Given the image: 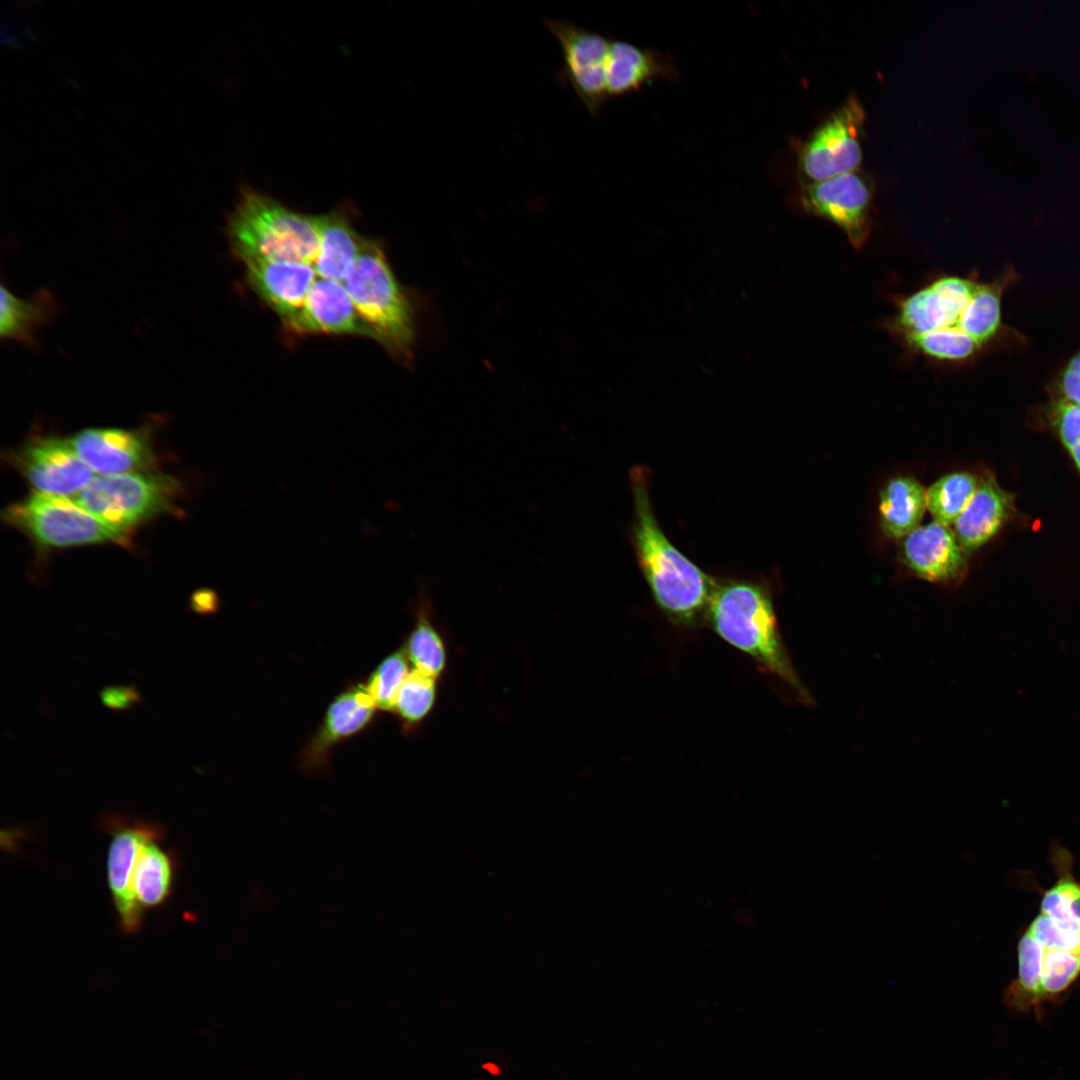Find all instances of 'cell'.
<instances>
[{
  "instance_id": "obj_1",
  "label": "cell",
  "mask_w": 1080,
  "mask_h": 1080,
  "mask_svg": "<svg viewBox=\"0 0 1080 1080\" xmlns=\"http://www.w3.org/2000/svg\"><path fill=\"white\" fill-rule=\"evenodd\" d=\"M1007 279L939 275L895 300L888 333L915 356L954 366L973 359L1001 328Z\"/></svg>"
},
{
  "instance_id": "obj_2",
  "label": "cell",
  "mask_w": 1080,
  "mask_h": 1080,
  "mask_svg": "<svg viewBox=\"0 0 1080 1080\" xmlns=\"http://www.w3.org/2000/svg\"><path fill=\"white\" fill-rule=\"evenodd\" d=\"M629 479L630 540L653 601L674 625L692 628L705 623L718 579L687 558L663 532L651 503L648 469L633 466Z\"/></svg>"
},
{
  "instance_id": "obj_3",
  "label": "cell",
  "mask_w": 1080,
  "mask_h": 1080,
  "mask_svg": "<svg viewBox=\"0 0 1080 1080\" xmlns=\"http://www.w3.org/2000/svg\"><path fill=\"white\" fill-rule=\"evenodd\" d=\"M705 623L725 642L750 656L763 671L780 680L798 702H812L783 643L766 585L739 578L718 580Z\"/></svg>"
},
{
  "instance_id": "obj_4",
  "label": "cell",
  "mask_w": 1080,
  "mask_h": 1080,
  "mask_svg": "<svg viewBox=\"0 0 1080 1080\" xmlns=\"http://www.w3.org/2000/svg\"><path fill=\"white\" fill-rule=\"evenodd\" d=\"M227 235L234 255L242 262L311 264L320 244L316 216L298 213L249 188L241 191L228 217Z\"/></svg>"
},
{
  "instance_id": "obj_5",
  "label": "cell",
  "mask_w": 1080,
  "mask_h": 1080,
  "mask_svg": "<svg viewBox=\"0 0 1080 1080\" xmlns=\"http://www.w3.org/2000/svg\"><path fill=\"white\" fill-rule=\"evenodd\" d=\"M342 284L376 341L393 358L409 365L416 336L415 312L376 240L363 236Z\"/></svg>"
},
{
  "instance_id": "obj_6",
  "label": "cell",
  "mask_w": 1080,
  "mask_h": 1080,
  "mask_svg": "<svg viewBox=\"0 0 1080 1080\" xmlns=\"http://www.w3.org/2000/svg\"><path fill=\"white\" fill-rule=\"evenodd\" d=\"M3 518L47 547L123 542L127 538V531L100 520L74 499L38 491L9 505Z\"/></svg>"
},
{
  "instance_id": "obj_7",
  "label": "cell",
  "mask_w": 1080,
  "mask_h": 1080,
  "mask_svg": "<svg viewBox=\"0 0 1080 1080\" xmlns=\"http://www.w3.org/2000/svg\"><path fill=\"white\" fill-rule=\"evenodd\" d=\"M178 488L177 480L161 473L99 475L74 500L105 523L128 532L168 511Z\"/></svg>"
},
{
  "instance_id": "obj_8",
  "label": "cell",
  "mask_w": 1080,
  "mask_h": 1080,
  "mask_svg": "<svg viewBox=\"0 0 1080 1080\" xmlns=\"http://www.w3.org/2000/svg\"><path fill=\"white\" fill-rule=\"evenodd\" d=\"M865 112L855 96L847 98L802 144L798 163L813 182L854 171L862 161Z\"/></svg>"
},
{
  "instance_id": "obj_9",
  "label": "cell",
  "mask_w": 1080,
  "mask_h": 1080,
  "mask_svg": "<svg viewBox=\"0 0 1080 1080\" xmlns=\"http://www.w3.org/2000/svg\"><path fill=\"white\" fill-rule=\"evenodd\" d=\"M544 25L559 43L563 67L561 80L592 116L608 101L605 66L611 40L570 20L546 18Z\"/></svg>"
},
{
  "instance_id": "obj_10",
  "label": "cell",
  "mask_w": 1080,
  "mask_h": 1080,
  "mask_svg": "<svg viewBox=\"0 0 1080 1080\" xmlns=\"http://www.w3.org/2000/svg\"><path fill=\"white\" fill-rule=\"evenodd\" d=\"M872 202V186L856 170L804 184L800 192L801 207L836 225L857 250L872 232Z\"/></svg>"
},
{
  "instance_id": "obj_11",
  "label": "cell",
  "mask_w": 1080,
  "mask_h": 1080,
  "mask_svg": "<svg viewBox=\"0 0 1080 1080\" xmlns=\"http://www.w3.org/2000/svg\"><path fill=\"white\" fill-rule=\"evenodd\" d=\"M10 458L31 485L45 494L76 496L94 478V471L69 441L58 437L32 439Z\"/></svg>"
},
{
  "instance_id": "obj_12",
  "label": "cell",
  "mask_w": 1080,
  "mask_h": 1080,
  "mask_svg": "<svg viewBox=\"0 0 1080 1080\" xmlns=\"http://www.w3.org/2000/svg\"><path fill=\"white\" fill-rule=\"evenodd\" d=\"M114 824L110 828L112 840L107 855L108 885L121 929L126 934H135L142 926L143 910L133 893L134 868L142 845L150 838L162 837L163 831L151 823L128 824L118 819Z\"/></svg>"
},
{
  "instance_id": "obj_13",
  "label": "cell",
  "mask_w": 1080,
  "mask_h": 1080,
  "mask_svg": "<svg viewBox=\"0 0 1080 1080\" xmlns=\"http://www.w3.org/2000/svg\"><path fill=\"white\" fill-rule=\"evenodd\" d=\"M901 553L912 574L932 583L954 586L967 572L968 555L953 529L935 521L905 536Z\"/></svg>"
},
{
  "instance_id": "obj_14",
  "label": "cell",
  "mask_w": 1080,
  "mask_h": 1080,
  "mask_svg": "<svg viewBox=\"0 0 1080 1080\" xmlns=\"http://www.w3.org/2000/svg\"><path fill=\"white\" fill-rule=\"evenodd\" d=\"M376 706L367 686L357 684L346 689L330 704L314 735L298 756L300 768L320 773L329 767V753L338 742L363 730L372 720Z\"/></svg>"
},
{
  "instance_id": "obj_15",
  "label": "cell",
  "mask_w": 1080,
  "mask_h": 1080,
  "mask_svg": "<svg viewBox=\"0 0 1080 1080\" xmlns=\"http://www.w3.org/2000/svg\"><path fill=\"white\" fill-rule=\"evenodd\" d=\"M76 454L101 475H120L150 467L153 460L149 439L143 430L90 428L69 440Z\"/></svg>"
},
{
  "instance_id": "obj_16",
  "label": "cell",
  "mask_w": 1080,
  "mask_h": 1080,
  "mask_svg": "<svg viewBox=\"0 0 1080 1080\" xmlns=\"http://www.w3.org/2000/svg\"><path fill=\"white\" fill-rule=\"evenodd\" d=\"M243 264L251 287L293 331L317 277L314 267L309 263L262 260H246Z\"/></svg>"
},
{
  "instance_id": "obj_17",
  "label": "cell",
  "mask_w": 1080,
  "mask_h": 1080,
  "mask_svg": "<svg viewBox=\"0 0 1080 1080\" xmlns=\"http://www.w3.org/2000/svg\"><path fill=\"white\" fill-rule=\"evenodd\" d=\"M293 331L298 334L357 335L376 340L373 330L357 312L342 282L318 277L307 293Z\"/></svg>"
},
{
  "instance_id": "obj_18",
  "label": "cell",
  "mask_w": 1080,
  "mask_h": 1080,
  "mask_svg": "<svg viewBox=\"0 0 1080 1080\" xmlns=\"http://www.w3.org/2000/svg\"><path fill=\"white\" fill-rule=\"evenodd\" d=\"M1016 511L1014 496L993 474L981 477L972 498L953 523V531L967 555L975 552L1004 527Z\"/></svg>"
},
{
  "instance_id": "obj_19",
  "label": "cell",
  "mask_w": 1080,
  "mask_h": 1080,
  "mask_svg": "<svg viewBox=\"0 0 1080 1080\" xmlns=\"http://www.w3.org/2000/svg\"><path fill=\"white\" fill-rule=\"evenodd\" d=\"M608 98L625 96L660 78L674 79L677 70L664 55L654 49L637 47L629 42L611 40L606 66Z\"/></svg>"
},
{
  "instance_id": "obj_20",
  "label": "cell",
  "mask_w": 1080,
  "mask_h": 1080,
  "mask_svg": "<svg viewBox=\"0 0 1080 1080\" xmlns=\"http://www.w3.org/2000/svg\"><path fill=\"white\" fill-rule=\"evenodd\" d=\"M319 250L312 266L318 278L342 282L353 265L363 236L341 211L316 216Z\"/></svg>"
},
{
  "instance_id": "obj_21",
  "label": "cell",
  "mask_w": 1080,
  "mask_h": 1080,
  "mask_svg": "<svg viewBox=\"0 0 1080 1080\" xmlns=\"http://www.w3.org/2000/svg\"><path fill=\"white\" fill-rule=\"evenodd\" d=\"M0 336L14 340L34 349L38 347L36 334L56 315L58 304L47 289H39L32 297L22 299L1 285Z\"/></svg>"
},
{
  "instance_id": "obj_22",
  "label": "cell",
  "mask_w": 1080,
  "mask_h": 1080,
  "mask_svg": "<svg viewBox=\"0 0 1080 1080\" xmlns=\"http://www.w3.org/2000/svg\"><path fill=\"white\" fill-rule=\"evenodd\" d=\"M878 509L883 532L904 538L920 526L927 509L926 489L913 477H894L881 490Z\"/></svg>"
},
{
  "instance_id": "obj_23",
  "label": "cell",
  "mask_w": 1080,
  "mask_h": 1080,
  "mask_svg": "<svg viewBox=\"0 0 1080 1080\" xmlns=\"http://www.w3.org/2000/svg\"><path fill=\"white\" fill-rule=\"evenodd\" d=\"M160 839L153 837L142 845L134 868L133 893L142 910L162 905L171 893L174 862L159 845Z\"/></svg>"
},
{
  "instance_id": "obj_24",
  "label": "cell",
  "mask_w": 1080,
  "mask_h": 1080,
  "mask_svg": "<svg viewBox=\"0 0 1080 1080\" xmlns=\"http://www.w3.org/2000/svg\"><path fill=\"white\" fill-rule=\"evenodd\" d=\"M420 591L416 623L406 644V655L414 670L438 678L446 666V649L439 632L430 621V600Z\"/></svg>"
},
{
  "instance_id": "obj_25",
  "label": "cell",
  "mask_w": 1080,
  "mask_h": 1080,
  "mask_svg": "<svg viewBox=\"0 0 1080 1080\" xmlns=\"http://www.w3.org/2000/svg\"><path fill=\"white\" fill-rule=\"evenodd\" d=\"M981 477L968 471L943 475L926 489L927 509L933 520L951 526L975 493Z\"/></svg>"
},
{
  "instance_id": "obj_26",
  "label": "cell",
  "mask_w": 1080,
  "mask_h": 1080,
  "mask_svg": "<svg viewBox=\"0 0 1080 1080\" xmlns=\"http://www.w3.org/2000/svg\"><path fill=\"white\" fill-rule=\"evenodd\" d=\"M1045 947L1028 930L1018 945V978L1008 989V1002L1026 1007L1040 1002L1041 974Z\"/></svg>"
},
{
  "instance_id": "obj_27",
  "label": "cell",
  "mask_w": 1080,
  "mask_h": 1080,
  "mask_svg": "<svg viewBox=\"0 0 1080 1080\" xmlns=\"http://www.w3.org/2000/svg\"><path fill=\"white\" fill-rule=\"evenodd\" d=\"M405 650L386 657L370 676L366 686L376 709L394 711L397 695L410 674Z\"/></svg>"
},
{
  "instance_id": "obj_28",
  "label": "cell",
  "mask_w": 1080,
  "mask_h": 1080,
  "mask_svg": "<svg viewBox=\"0 0 1080 1080\" xmlns=\"http://www.w3.org/2000/svg\"><path fill=\"white\" fill-rule=\"evenodd\" d=\"M435 699L436 678L413 669L397 695L394 712L407 726H412L426 717Z\"/></svg>"
},
{
  "instance_id": "obj_29",
  "label": "cell",
  "mask_w": 1080,
  "mask_h": 1080,
  "mask_svg": "<svg viewBox=\"0 0 1080 1080\" xmlns=\"http://www.w3.org/2000/svg\"><path fill=\"white\" fill-rule=\"evenodd\" d=\"M1080 974V949H1046L1041 974V1000L1066 990Z\"/></svg>"
},
{
  "instance_id": "obj_30",
  "label": "cell",
  "mask_w": 1080,
  "mask_h": 1080,
  "mask_svg": "<svg viewBox=\"0 0 1080 1080\" xmlns=\"http://www.w3.org/2000/svg\"><path fill=\"white\" fill-rule=\"evenodd\" d=\"M1041 913L1064 928L1080 930V885L1060 880L1045 893Z\"/></svg>"
},
{
  "instance_id": "obj_31",
  "label": "cell",
  "mask_w": 1080,
  "mask_h": 1080,
  "mask_svg": "<svg viewBox=\"0 0 1080 1080\" xmlns=\"http://www.w3.org/2000/svg\"><path fill=\"white\" fill-rule=\"evenodd\" d=\"M1049 422L1063 446L1068 450L1080 443V405L1058 398L1048 409Z\"/></svg>"
},
{
  "instance_id": "obj_32",
  "label": "cell",
  "mask_w": 1080,
  "mask_h": 1080,
  "mask_svg": "<svg viewBox=\"0 0 1080 1080\" xmlns=\"http://www.w3.org/2000/svg\"><path fill=\"white\" fill-rule=\"evenodd\" d=\"M1028 930L1046 949H1080V930L1064 928L1042 913Z\"/></svg>"
},
{
  "instance_id": "obj_33",
  "label": "cell",
  "mask_w": 1080,
  "mask_h": 1080,
  "mask_svg": "<svg viewBox=\"0 0 1080 1080\" xmlns=\"http://www.w3.org/2000/svg\"><path fill=\"white\" fill-rule=\"evenodd\" d=\"M99 698L105 707L116 712L131 710L142 701L134 684L105 686L99 691Z\"/></svg>"
},
{
  "instance_id": "obj_34",
  "label": "cell",
  "mask_w": 1080,
  "mask_h": 1080,
  "mask_svg": "<svg viewBox=\"0 0 1080 1080\" xmlns=\"http://www.w3.org/2000/svg\"><path fill=\"white\" fill-rule=\"evenodd\" d=\"M1062 398L1080 405V351L1070 360L1061 380Z\"/></svg>"
},
{
  "instance_id": "obj_35",
  "label": "cell",
  "mask_w": 1080,
  "mask_h": 1080,
  "mask_svg": "<svg viewBox=\"0 0 1080 1080\" xmlns=\"http://www.w3.org/2000/svg\"><path fill=\"white\" fill-rule=\"evenodd\" d=\"M189 606L197 614L215 613L219 608L218 596L210 589L197 590L191 595Z\"/></svg>"
},
{
  "instance_id": "obj_36",
  "label": "cell",
  "mask_w": 1080,
  "mask_h": 1080,
  "mask_svg": "<svg viewBox=\"0 0 1080 1080\" xmlns=\"http://www.w3.org/2000/svg\"><path fill=\"white\" fill-rule=\"evenodd\" d=\"M1080 473V443L1067 450Z\"/></svg>"
}]
</instances>
